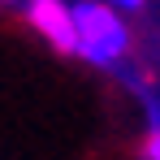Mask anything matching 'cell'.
<instances>
[{
	"instance_id": "cell-3",
	"label": "cell",
	"mask_w": 160,
	"mask_h": 160,
	"mask_svg": "<svg viewBox=\"0 0 160 160\" xmlns=\"http://www.w3.org/2000/svg\"><path fill=\"white\" fill-rule=\"evenodd\" d=\"M143 160H160V126L147 134V143H143Z\"/></svg>"
},
{
	"instance_id": "cell-1",
	"label": "cell",
	"mask_w": 160,
	"mask_h": 160,
	"mask_svg": "<svg viewBox=\"0 0 160 160\" xmlns=\"http://www.w3.org/2000/svg\"><path fill=\"white\" fill-rule=\"evenodd\" d=\"M74 52L91 65H112L130 48V30L121 22V9L108 0H74Z\"/></svg>"
},
{
	"instance_id": "cell-4",
	"label": "cell",
	"mask_w": 160,
	"mask_h": 160,
	"mask_svg": "<svg viewBox=\"0 0 160 160\" xmlns=\"http://www.w3.org/2000/svg\"><path fill=\"white\" fill-rule=\"evenodd\" d=\"M108 4H117V9H143V0H108Z\"/></svg>"
},
{
	"instance_id": "cell-2",
	"label": "cell",
	"mask_w": 160,
	"mask_h": 160,
	"mask_svg": "<svg viewBox=\"0 0 160 160\" xmlns=\"http://www.w3.org/2000/svg\"><path fill=\"white\" fill-rule=\"evenodd\" d=\"M26 18L56 52H74V13L65 0H30Z\"/></svg>"
}]
</instances>
